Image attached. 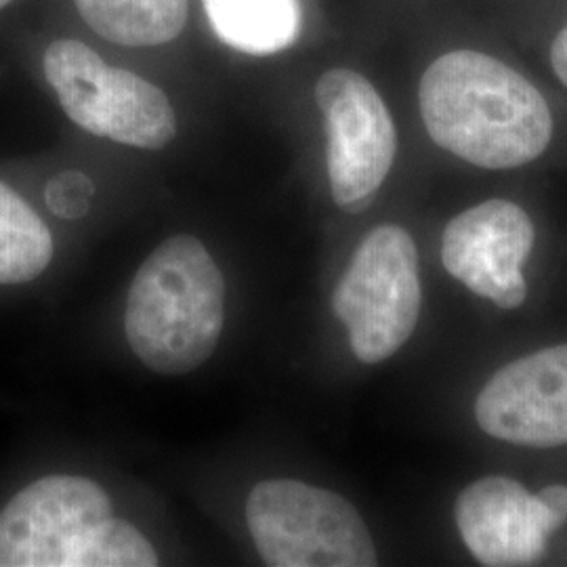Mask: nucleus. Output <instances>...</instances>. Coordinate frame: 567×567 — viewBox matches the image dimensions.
Wrapping results in <instances>:
<instances>
[{
	"label": "nucleus",
	"instance_id": "obj_1",
	"mask_svg": "<svg viewBox=\"0 0 567 567\" xmlns=\"http://www.w3.org/2000/svg\"><path fill=\"white\" fill-rule=\"evenodd\" d=\"M426 133L466 163L505 171L536 161L553 137L540 91L507 63L452 51L426 68L419 86Z\"/></svg>",
	"mask_w": 567,
	"mask_h": 567
},
{
	"label": "nucleus",
	"instance_id": "obj_2",
	"mask_svg": "<svg viewBox=\"0 0 567 567\" xmlns=\"http://www.w3.org/2000/svg\"><path fill=\"white\" fill-rule=\"evenodd\" d=\"M225 324L221 269L194 236L164 240L135 274L124 332L143 364L187 374L213 355Z\"/></svg>",
	"mask_w": 567,
	"mask_h": 567
},
{
	"label": "nucleus",
	"instance_id": "obj_3",
	"mask_svg": "<svg viewBox=\"0 0 567 567\" xmlns=\"http://www.w3.org/2000/svg\"><path fill=\"white\" fill-rule=\"evenodd\" d=\"M158 555L93 480L51 475L0 511V567H154Z\"/></svg>",
	"mask_w": 567,
	"mask_h": 567
},
{
	"label": "nucleus",
	"instance_id": "obj_4",
	"mask_svg": "<svg viewBox=\"0 0 567 567\" xmlns=\"http://www.w3.org/2000/svg\"><path fill=\"white\" fill-rule=\"evenodd\" d=\"M246 524L265 566L379 564L362 515L343 496L295 480H267L246 501Z\"/></svg>",
	"mask_w": 567,
	"mask_h": 567
},
{
	"label": "nucleus",
	"instance_id": "obj_5",
	"mask_svg": "<svg viewBox=\"0 0 567 567\" xmlns=\"http://www.w3.org/2000/svg\"><path fill=\"white\" fill-rule=\"evenodd\" d=\"M42 68L68 118L86 133L142 150H163L175 140L177 118L163 91L107 65L81 41L53 42Z\"/></svg>",
	"mask_w": 567,
	"mask_h": 567
},
{
	"label": "nucleus",
	"instance_id": "obj_6",
	"mask_svg": "<svg viewBox=\"0 0 567 567\" xmlns=\"http://www.w3.org/2000/svg\"><path fill=\"white\" fill-rule=\"evenodd\" d=\"M332 311L364 364L404 347L421 313L419 255L405 229L381 225L365 236L332 295Z\"/></svg>",
	"mask_w": 567,
	"mask_h": 567
},
{
	"label": "nucleus",
	"instance_id": "obj_7",
	"mask_svg": "<svg viewBox=\"0 0 567 567\" xmlns=\"http://www.w3.org/2000/svg\"><path fill=\"white\" fill-rule=\"evenodd\" d=\"M316 102L324 114L332 198L347 213H360L372 203L395 161L393 118L377 89L347 68L322 74Z\"/></svg>",
	"mask_w": 567,
	"mask_h": 567
},
{
	"label": "nucleus",
	"instance_id": "obj_8",
	"mask_svg": "<svg viewBox=\"0 0 567 567\" xmlns=\"http://www.w3.org/2000/svg\"><path fill=\"white\" fill-rule=\"evenodd\" d=\"M532 246L534 225L526 210L508 200H487L446 225L442 261L475 295L515 309L526 301L522 265Z\"/></svg>",
	"mask_w": 567,
	"mask_h": 567
},
{
	"label": "nucleus",
	"instance_id": "obj_9",
	"mask_svg": "<svg viewBox=\"0 0 567 567\" xmlns=\"http://www.w3.org/2000/svg\"><path fill=\"white\" fill-rule=\"evenodd\" d=\"M477 423L508 444H567V343L547 347L501 368L475 402Z\"/></svg>",
	"mask_w": 567,
	"mask_h": 567
},
{
	"label": "nucleus",
	"instance_id": "obj_10",
	"mask_svg": "<svg viewBox=\"0 0 567 567\" xmlns=\"http://www.w3.org/2000/svg\"><path fill=\"white\" fill-rule=\"evenodd\" d=\"M454 515L471 555L492 567L538 561L547 550L548 536L557 529L538 496L503 475L465 487Z\"/></svg>",
	"mask_w": 567,
	"mask_h": 567
},
{
	"label": "nucleus",
	"instance_id": "obj_11",
	"mask_svg": "<svg viewBox=\"0 0 567 567\" xmlns=\"http://www.w3.org/2000/svg\"><path fill=\"white\" fill-rule=\"evenodd\" d=\"M210 28L221 41L248 55H274L301 32L299 0H203Z\"/></svg>",
	"mask_w": 567,
	"mask_h": 567
},
{
	"label": "nucleus",
	"instance_id": "obj_12",
	"mask_svg": "<svg viewBox=\"0 0 567 567\" xmlns=\"http://www.w3.org/2000/svg\"><path fill=\"white\" fill-rule=\"evenodd\" d=\"M82 20L105 41L158 47L182 34L189 0H74Z\"/></svg>",
	"mask_w": 567,
	"mask_h": 567
},
{
	"label": "nucleus",
	"instance_id": "obj_13",
	"mask_svg": "<svg viewBox=\"0 0 567 567\" xmlns=\"http://www.w3.org/2000/svg\"><path fill=\"white\" fill-rule=\"evenodd\" d=\"M53 259V238L37 210L0 183V284L39 278Z\"/></svg>",
	"mask_w": 567,
	"mask_h": 567
},
{
	"label": "nucleus",
	"instance_id": "obj_14",
	"mask_svg": "<svg viewBox=\"0 0 567 567\" xmlns=\"http://www.w3.org/2000/svg\"><path fill=\"white\" fill-rule=\"evenodd\" d=\"M95 196L93 182L81 171H63L44 187V203L61 219H81Z\"/></svg>",
	"mask_w": 567,
	"mask_h": 567
},
{
	"label": "nucleus",
	"instance_id": "obj_15",
	"mask_svg": "<svg viewBox=\"0 0 567 567\" xmlns=\"http://www.w3.org/2000/svg\"><path fill=\"white\" fill-rule=\"evenodd\" d=\"M538 501L547 508L550 519L555 527L564 526L567 522V487L566 486H550L545 487L543 492L536 494Z\"/></svg>",
	"mask_w": 567,
	"mask_h": 567
},
{
	"label": "nucleus",
	"instance_id": "obj_16",
	"mask_svg": "<svg viewBox=\"0 0 567 567\" xmlns=\"http://www.w3.org/2000/svg\"><path fill=\"white\" fill-rule=\"evenodd\" d=\"M550 63L557 79L567 86V25L557 34L550 47Z\"/></svg>",
	"mask_w": 567,
	"mask_h": 567
},
{
	"label": "nucleus",
	"instance_id": "obj_17",
	"mask_svg": "<svg viewBox=\"0 0 567 567\" xmlns=\"http://www.w3.org/2000/svg\"><path fill=\"white\" fill-rule=\"evenodd\" d=\"M9 2H11V0H0V9H4Z\"/></svg>",
	"mask_w": 567,
	"mask_h": 567
}]
</instances>
